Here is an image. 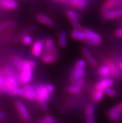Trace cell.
<instances>
[{"mask_svg": "<svg viewBox=\"0 0 122 123\" xmlns=\"http://www.w3.org/2000/svg\"><path fill=\"white\" fill-rule=\"evenodd\" d=\"M24 61H23L21 58L19 57H16L14 59V64L16 68L19 71H21L23 66Z\"/></svg>", "mask_w": 122, "mask_h": 123, "instance_id": "f1b7e54d", "label": "cell"}, {"mask_svg": "<svg viewBox=\"0 0 122 123\" xmlns=\"http://www.w3.org/2000/svg\"><path fill=\"white\" fill-rule=\"evenodd\" d=\"M67 92H69L72 94H78L81 92V87H79L76 85H71V86H69L66 87L65 88Z\"/></svg>", "mask_w": 122, "mask_h": 123, "instance_id": "7402d4cb", "label": "cell"}, {"mask_svg": "<svg viewBox=\"0 0 122 123\" xmlns=\"http://www.w3.org/2000/svg\"><path fill=\"white\" fill-rule=\"evenodd\" d=\"M69 19L70 23V24H71L74 30H81V29H82V26H81L79 19L74 18H69Z\"/></svg>", "mask_w": 122, "mask_h": 123, "instance_id": "4316f807", "label": "cell"}, {"mask_svg": "<svg viewBox=\"0 0 122 123\" xmlns=\"http://www.w3.org/2000/svg\"><path fill=\"white\" fill-rule=\"evenodd\" d=\"M103 12L104 18L107 20L114 19L117 18L122 17V9L117 10H110Z\"/></svg>", "mask_w": 122, "mask_h": 123, "instance_id": "9c48e42d", "label": "cell"}, {"mask_svg": "<svg viewBox=\"0 0 122 123\" xmlns=\"http://www.w3.org/2000/svg\"><path fill=\"white\" fill-rule=\"evenodd\" d=\"M36 91L38 96L40 97L41 98L45 100L46 101H47L50 99V95L51 94L47 92L44 85L40 84L39 86H37L36 88Z\"/></svg>", "mask_w": 122, "mask_h": 123, "instance_id": "8fae6325", "label": "cell"}, {"mask_svg": "<svg viewBox=\"0 0 122 123\" xmlns=\"http://www.w3.org/2000/svg\"><path fill=\"white\" fill-rule=\"evenodd\" d=\"M1 87H0V93H1Z\"/></svg>", "mask_w": 122, "mask_h": 123, "instance_id": "c3c4849f", "label": "cell"}, {"mask_svg": "<svg viewBox=\"0 0 122 123\" xmlns=\"http://www.w3.org/2000/svg\"><path fill=\"white\" fill-rule=\"evenodd\" d=\"M16 108L17 109L21 118L26 122L31 121V116L27 109L26 106L21 101H16L15 103Z\"/></svg>", "mask_w": 122, "mask_h": 123, "instance_id": "7a4b0ae2", "label": "cell"}, {"mask_svg": "<svg viewBox=\"0 0 122 123\" xmlns=\"http://www.w3.org/2000/svg\"><path fill=\"white\" fill-rule=\"evenodd\" d=\"M120 112L118 111L117 109L116 108L115 106L110 108L107 112V115L108 116L109 120L111 122H116L117 120L118 116H119Z\"/></svg>", "mask_w": 122, "mask_h": 123, "instance_id": "9a60e30c", "label": "cell"}, {"mask_svg": "<svg viewBox=\"0 0 122 123\" xmlns=\"http://www.w3.org/2000/svg\"><path fill=\"white\" fill-rule=\"evenodd\" d=\"M37 29V25H32V26H30L29 27H28V28H26V30L22 31L21 33L17 34V36L14 37V41L15 43L19 42V41L21 40L23 37H24L25 36H27V35H29V34H31V33H33V32L36 31Z\"/></svg>", "mask_w": 122, "mask_h": 123, "instance_id": "30bf717a", "label": "cell"}, {"mask_svg": "<svg viewBox=\"0 0 122 123\" xmlns=\"http://www.w3.org/2000/svg\"><path fill=\"white\" fill-rule=\"evenodd\" d=\"M115 34L117 37L122 38V28H120V29H118L117 30H116Z\"/></svg>", "mask_w": 122, "mask_h": 123, "instance_id": "8d00e7d4", "label": "cell"}, {"mask_svg": "<svg viewBox=\"0 0 122 123\" xmlns=\"http://www.w3.org/2000/svg\"><path fill=\"white\" fill-rule=\"evenodd\" d=\"M82 31H83V33H85L87 39H90V40L95 41H97V42L102 43V37H101L100 34H98L97 33H96L95 31H92V30H90V29L87 28L83 29Z\"/></svg>", "mask_w": 122, "mask_h": 123, "instance_id": "52a82bcc", "label": "cell"}, {"mask_svg": "<svg viewBox=\"0 0 122 123\" xmlns=\"http://www.w3.org/2000/svg\"><path fill=\"white\" fill-rule=\"evenodd\" d=\"M45 87L46 88L47 91V92L51 94H52L53 92L55 90V87H54V86L53 84H47L45 85Z\"/></svg>", "mask_w": 122, "mask_h": 123, "instance_id": "836d02e7", "label": "cell"}, {"mask_svg": "<svg viewBox=\"0 0 122 123\" xmlns=\"http://www.w3.org/2000/svg\"><path fill=\"white\" fill-rule=\"evenodd\" d=\"M122 121V112H120L119 114V116H118V117L117 120L116 121V122H115V123H120Z\"/></svg>", "mask_w": 122, "mask_h": 123, "instance_id": "ab89813d", "label": "cell"}, {"mask_svg": "<svg viewBox=\"0 0 122 123\" xmlns=\"http://www.w3.org/2000/svg\"><path fill=\"white\" fill-rule=\"evenodd\" d=\"M120 3L122 5V0H120Z\"/></svg>", "mask_w": 122, "mask_h": 123, "instance_id": "7dc6e473", "label": "cell"}, {"mask_svg": "<svg viewBox=\"0 0 122 123\" xmlns=\"http://www.w3.org/2000/svg\"><path fill=\"white\" fill-rule=\"evenodd\" d=\"M70 36L72 39L77 41H84V42L87 39L85 33H83L82 30H74L70 33Z\"/></svg>", "mask_w": 122, "mask_h": 123, "instance_id": "5bb4252c", "label": "cell"}, {"mask_svg": "<svg viewBox=\"0 0 122 123\" xmlns=\"http://www.w3.org/2000/svg\"><path fill=\"white\" fill-rule=\"evenodd\" d=\"M98 73L102 77H107L111 74L110 69L107 65L100 66L98 69Z\"/></svg>", "mask_w": 122, "mask_h": 123, "instance_id": "44dd1931", "label": "cell"}, {"mask_svg": "<svg viewBox=\"0 0 122 123\" xmlns=\"http://www.w3.org/2000/svg\"><path fill=\"white\" fill-rule=\"evenodd\" d=\"M113 1H117V0H113Z\"/></svg>", "mask_w": 122, "mask_h": 123, "instance_id": "681fc988", "label": "cell"}, {"mask_svg": "<svg viewBox=\"0 0 122 123\" xmlns=\"http://www.w3.org/2000/svg\"><path fill=\"white\" fill-rule=\"evenodd\" d=\"M95 109L93 105H90L85 108V116L86 120H94Z\"/></svg>", "mask_w": 122, "mask_h": 123, "instance_id": "ffe728a7", "label": "cell"}, {"mask_svg": "<svg viewBox=\"0 0 122 123\" xmlns=\"http://www.w3.org/2000/svg\"><path fill=\"white\" fill-rule=\"evenodd\" d=\"M37 97H38V95H37L36 89H35V90L31 91L25 92L24 98L28 100H36Z\"/></svg>", "mask_w": 122, "mask_h": 123, "instance_id": "cb8c5ba5", "label": "cell"}, {"mask_svg": "<svg viewBox=\"0 0 122 123\" xmlns=\"http://www.w3.org/2000/svg\"><path fill=\"white\" fill-rule=\"evenodd\" d=\"M44 119L47 123H56L55 119H54V117H53L52 116H46L44 117Z\"/></svg>", "mask_w": 122, "mask_h": 123, "instance_id": "e575fe53", "label": "cell"}, {"mask_svg": "<svg viewBox=\"0 0 122 123\" xmlns=\"http://www.w3.org/2000/svg\"><path fill=\"white\" fill-rule=\"evenodd\" d=\"M115 107H116V108L120 112H122V102L115 105Z\"/></svg>", "mask_w": 122, "mask_h": 123, "instance_id": "f35d334b", "label": "cell"}, {"mask_svg": "<svg viewBox=\"0 0 122 123\" xmlns=\"http://www.w3.org/2000/svg\"><path fill=\"white\" fill-rule=\"evenodd\" d=\"M21 41L24 45H29V44L33 43V38L30 35H27V36H25L24 37H23Z\"/></svg>", "mask_w": 122, "mask_h": 123, "instance_id": "1f68e13d", "label": "cell"}, {"mask_svg": "<svg viewBox=\"0 0 122 123\" xmlns=\"http://www.w3.org/2000/svg\"><path fill=\"white\" fill-rule=\"evenodd\" d=\"M115 82L111 78H105L98 82L95 86V89L104 91L108 87L113 86Z\"/></svg>", "mask_w": 122, "mask_h": 123, "instance_id": "8992f818", "label": "cell"}, {"mask_svg": "<svg viewBox=\"0 0 122 123\" xmlns=\"http://www.w3.org/2000/svg\"><path fill=\"white\" fill-rule=\"evenodd\" d=\"M36 101H37L38 103H39V105L40 106H41L42 109L45 112H49V107H48V105L47 104L46 101H45V100L42 99V98H41L40 97H37V99H36Z\"/></svg>", "mask_w": 122, "mask_h": 123, "instance_id": "484cf974", "label": "cell"}, {"mask_svg": "<svg viewBox=\"0 0 122 123\" xmlns=\"http://www.w3.org/2000/svg\"><path fill=\"white\" fill-rule=\"evenodd\" d=\"M16 25V22L14 21H9L0 24V31L14 26Z\"/></svg>", "mask_w": 122, "mask_h": 123, "instance_id": "d4e9b609", "label": "cell"}, {"mask_svg": "<svg viewBox=\"0 0 122 123\" xmlns=\"http://www.w3.org/2000/svg\"><path fill=\"white\" fill-rule=\"evenodd\" d=\"M58 44L60 48H65L67 44V35L65 31H62L58 36Z\"/></svg>", "mask_w": 122, "mask_h": 123, "instance_id": "e0dca14e", "label": "cell"}, {"mask_svg": "<svg viewBox=\"0 0 122 123\" xmlns=\"http://www.w3.org/2000/svg\"><path fill=\"white\" fill-rule=\"evenodd\" d=\"M116 3V1H113V0H108L106 3H105V5L103 6L102 8V10L103 12H105V11H110L113 7L115 6Z\"/></svg>", "mask_w": 122, "mask_h": 123, "instance_id": "603a6c76", "label": "cell"}, {"mask_svg": "<svg viewBox=\"0 0 122 123\" xmlns=\"http://www.w3.org/2000/svg\"><path fill=\"white\" fill-rule=\"evenodd\" d=\"M29 65L31 66V68L32 69H34L36 66V62L33 59H31L29 61Z\"/></svg>", "mask_w": 122, "mask_h": 123, "instance_id": "74e56055", "label": "cell"}, {"mask_svg": "<svg viewBox=\"0 0 122 123\" xmlns=\"http://www.w3.org/2000/svg\"><path fill=\"white\" fill-rule=\"evenodd\" d=\"M36 20L41 23L43 24V25H46L50 27H55L56 26V23L55 22L51 19V18L44 14H38L36 16Z\"/></svg>", "mask_w": 122, "mask_h": 123, "instance_id": "7c38bea8", "label": "cell"}, {"mask_svg": "<svg viewBox=\"0 0 122 123\" xmlns=\"http://www.w3.org/2000/svg\"><path fill=\"white\" fill-rule=\"evenodd\" d=\"M19 5L15 0H0V8L7 10H14L18 8Z\"/></svg>", "mask_w": 122, "mask_h": 123, "instance_id": "ba28073f", "label": "cell"}, {"mask_svg": "<svg viewBox=\"0 0 122 123\" xmlns=\"http://www.w3.org/2000/svg\"><path fill=\"white\" fill-rule=\"evenodd\" d=\"M33 79V69L29 65L28 60H24L23 66L21 71V74L18 78L19 82L22 84H26L29 83Z\"/></svg>", "mask_w": 122, "mask_h": 123, "instance_id": "6da1fadb", "label": "cell"}, {"mask_svg": "<svg viewBox=\"0 0 122 123\" xmlns=\"http://www.w3.org/2000/svg\"><path fill=\"white\" fill-rule=\"evenodd\" d=\"M6 117V114L5 112H0V120L5 119Z\"/></svg>", "mask_w": 122, "mask_h": 123, "instance_id": "b9f144b4", "label": "cell"}, {"mask_svg": "<svg viewBox=\"0 0 122 123\" xmlns=\"http://www.w3.org/2000/svg\"><path fill=\"white\" fill-rule=\"evenodd\" d=\"M84 83H85V80H84V79L82 78V79H80V80H77V81H75L74 85L79 87H81L84 84Z\"/></svg>", "mask_w": 122, "mask_h": 123, "instance_id": "d590c367", "label": "cell"}, {"mask_svg": "<svg viewBox=\"0 0 122 123\" xmlns=\"http://www.w3.org/2000/svg\"><path fill=\"white\" fill-rule=\"evenodd\" d=\"M107 65L108 66L109 69H110L111 74L113 75V76L116 78H120L122 76L120 69H118V68H117V66L114 63H113L111 61H109V62H107Z\"/></svg>", "mask_w": 122, "mask_h": 123, "instance_id": "ac0fdd59", "label": "cell"}, {"mask_svg": "<svg viewBox=\"0 0 122 123\" xmlns=\"http://www.w3.org/2000/svg\"><path fill=\"white\" fill-rule=\"evenodd\" d=\"M104 95H105L104 91L95 89L94 91H93L92 95L93 101L96 103H100L104 99Z\"/></svg>", "mask_w": 122, "mask_h": 123, "instance_id": "d6986e66", "label": "cell"}, {"mask_svg": "<svg viewBox=\"0 0 122 123\" xmlns=\"http://www.w3.org/2000/svg\"><path fill=\"white\" fill-rule=\"evenodd\" d=\"M104 93L107 96L110 97V98H115L117 95V92H116V91L113 89V88H111V87H108L107 89H105L104 90Z\"/></svg>", "mask_w": 122, "mask_h": 123, "instance_id": "4dcf8cb0", "label": "cell"}, {"mask_svg": "<svg viewBox=\"0 0 122 123\" xmlns=\"http://www.w3.org/2000/svg\"><path fill=\"white\" fill-rule=\"evenodd\" d=\"M86 123H95L94 120H86Z\"/></svg>", "mask_w": 122, "mask_h": 123, "instance_id": "f6af8a7d", "label": "cell"}, {"mask_svg": "<svg viewBox=\"0 0 122 123\" xmlns=\"http://www.w3.org/2000/svg\"><path fill=\"white\" fill-rule=\"evenodd\" d=\"M44 49V43L41 40H36L35 42L33 43V46H32V55L38 58L40 56H41L43 53Z\"/></svg>", "mask_w": 122, "mask_h": 123, "instance_id": "5b68a950", "label": "cell"}, {"mask_svg": "<svg viewBox=\"0 0 122 123\" xmlns=\"http://www.w3.org/2000/svg\"><path fill=\"white\" fill-rule=\"evenodd\" d=\"M39 123H47L44 119H40L39 120Z\"/></svg>", "mask_w": 122, "mask_h": 123, "instance_id": "ee69618b", "label": "cell"}, {"mask_svg": "<svg viewBox=\"0 0 122 123\" xmlns=\"http://www.w3.org/2000/svg\"><path fill=\"white\" fill-rule=\"evenodd\" d=\"M85 74V69H80V68H74V70L70 75V80L74 83L75 81H77L83 78V77Z\"/></svg>", "mask_w": 122, "mask_h": 123, "instance_id": "4fadbf2b", "label": "cell"}, {"mask_svg": "<svg viewBox=\"0 0 122 123\" xmlns=\"http://www.w3.org/2000/svg\"><path fill=\"white\" fill-rule=\"evenodd\" d=\"M57 1H61L64 3H69L70 2V0H57Z\"/></svg>", "mask_w": 122, "mask_h": 123, "instance_id": "7bdbcfd3", "label": "cell"}, {"mask_svg": "<svg viewBox=\"0 0 122 123\" xmlns=\"http://www.w3.org/2000/svg\"><path fill=\"white\" fill-rule=\"evenodd\" d=\"M44 51L48 52L54 55L57 59L59 58V53L56 48L54 41L52 37H47L44 43Z\"/></svg>", "mask_w": 122, "mask_h": 123, "instance_id": "3957f363", "label": "cell"}, {"mask_svg": "<svg viewBox=\"0 0 122 123\" xmlns=\"http://www.w3.org/2000/svg\"><path fill=\"white\" fill-rule=\"evenodd\" d=\"M82 53L83 56L85 57V60L88 64L92 68H97L98 66V62L95 59L93 58V56L91 54L90 50L87 47H82Z\"/></svg>", "mask_w": 122, "mask_h": 123, "instance_id": "277c9868", "label": "cell"}, {"mask_svg": "<svg viewBox=\"0 0 122 123\" xmlns=\"http://www.w3.org/2000/svg\"><path fill=\"white\" fill-rule=\"evenodd\" d=\"M119 69L121 71H122V61H120L119 64Z\"/></svg>", "mask_w": 122, "mask_h": 123, "instance_id": "bcb514c9", "label": "cell"}, {"mask_svg": "<svg viewBox=\"0 0 122 123\" xmlns=\"http://www.w3.org/2000/svg\"><path fill=\"white\" fill-rule=\"evenodd\" d=\"M5 78H3V77L0 76V87H3V86L5 84Z\"/></svg>", "mask_w": 122, "mask_h": 123, "instance_id": "60d3db41", "label": "cell"}, {"mask_svg": "<svg viewBox=\"0 0 122 123\" xmlns=\"http://www.w3.org/2000/svg\"><path fill=\"white\" fill-rule=\"evenodd\" d=\"M57 59V58L54 55H52L51 53H48V52L43 51L41 56L42 61L45 64H51V63L55 62Z\"/></svg>", "mask_w": 122, "mask_h": 123, "instance_id": "2e32d148", "label": "cell"}, {"mask_svg": "<svg viewBox=\"0 0 122 123\" xmlns=\"http://www.w3.org/2000/svg\"><path fill=\"white\" fill-rule=\"evenodd\" d=\"M87 65V61L85 59H80L76 61L74 65V68L85 69Z\"/></svg>", "mask_w": 122, "mask_h": 123, "instance_id": "f546056e", "label": "cell"}, {"mask_svg": "<svg viewBox=\"0 0 122 123\" xmlns=\"http://www.w3.org/2000/svg\"><path fill=\"white\" fill-rule=\"evenodd\" d=\"M25 92L23 90V89H21V88H19V87H17L16 89H15L14 90V95H17L19 96L24 97V96Z\"/></svg>", "mask_w": 122, "mask_h": 123, "instance_id": "d6a6232c", "label": "cell"}, {"mask_svg": "<svg viewBox=\"0 0 122 123\" xmlns=\"http://www.w3.org/2000/svg\"><path fill=\"white\" fill-rule=\"evenodd\" d=\"M67 16L68 18H74L77 19H80L81 18V14H79V12H76V11H73V10H68L67 11Z\"/></svg>", "mask_w": 122, "mask_h": 123, "instance_id": "83f0119b", "label": "cell"}]
</instances>
